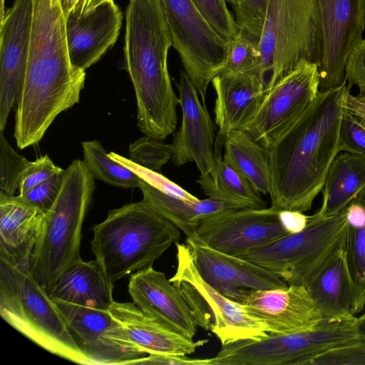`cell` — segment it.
Listing matches in <instances>:
<instances>
[{
	"label": "cell",
	"instance_id": "obj_14",
	"mask_svg": "<svg viewBox=\"0 0 365 365\" xmlns=\"http://www.w3.org/2000/svg\"><path fill=\"white\" fill-rule=\"evenodd\" d=\"M175 244L177 269L169 281L174 284H187L200 296L212 316L210 330L222 346L240 340L259 339L269 334L266 325L249 314L242 304L225 297L204 280L186 243Z\"/></svg>",
	"mask_w": 365,
	"mask_h": 365
},
{
	"label": "cell",
	"instance_id": "obj_21",
	"mask_svg": "<svg viewBox=\"0 0 365 365\" xmlns=\"http://www.w3.org/2000/svg\"><path fill=\"white\" fill-rule=\"evenodd\" d=\"M122 13L114 0L103 3L90 12L66 19V33L71 64L85 71L98 62L116 41Z\"/></svg>",
	"mask_w": 365,
	"mask_h": 365
},
{
	"label": "cell",
	"instance_id": "obj_11",
	"mask_svg": "<svg viewBox=\"0 0 365 365\" xmlns=\"http://www.w3.org/2000/svg\"><path fill=\"white\" fill-rule=\"evenodd\" d=\"M279 211L272 207L221 210L200 219L189 239L240 257L289 235Z\"/></svg>",
	"mask_w": 365,
	"mask_h": 365
},
{
	"label": "cell",
	"instance_id": "obj_17",
	"mask_svg": "<svg viewBox=\"0 0 365 365\" xmlns=\"http://www.w3.org/2000/svg\"><path fill=\"white\" fill-rule=\"evenodd\" d=\"M33 0H15L0 27V132L16 104L29 58Z\"/></svg>",
	"mask_w": 365,
	"mask_h": 365
},
{
	"label": "cell",
	"instance_id": "obj_5",
	"mask_svg": "<svg viewBox=\"0 0 365 365\" xmlns=\"http://www.w3.org/2000/svg\"><path fill=\"white\" fill-rule=\"evenodd\" d=\"M0 314L10 326L51 354L92 365L72 338L53 299L33 277L29 261L11 264L0 259Z\"/></svg>",
	"mask_w": 365,
	"mask_h": 365
},
{
	"label": "cell",
	"instance_id": "obj_39",
	"mask_svg": "<svg viewBox=\"0 0 365 365\" xmlns=\"http://www.w3.org/2000/svg\"><path fill=\"white\" fill-rule=\"evenodd\" d=\"M63 170L56 165L47 154L38 158L34 161H29L20 179L19 194L33 188Z\"/></svg>",
	"mask_w": 365,
	"mask_h": 365
},
{
	"label": "cell",
	"instance_id": "obj_1",
	"mask_svg": "<svg viewBox=\"0 0 365 365\" xmlns=\"http://www.w3.org/2000/svg\"><path fill=\"white\" fill-rule=\"evenodd\" d=\"M351 87L319 91L314 100L268 149L271 207L307 212L324 187L329 169L342 152L341 123Z\"/></svg>",
	"mask_w": 365,
	"mask_h": 365
},
{
	"label": "cell",
	"instance_id": "obj_32",
	"mask_svg": "<svg viewBox=\"0 0 365 365\" xmlns=\"http://www.w3.org/2000/svg\"><path fill=\"white\" fill-rule=\"evenodd\" d=\"M222 71L257 74L262 77L259 44L238 32L237 36L230 41L227 60Z\"/></svg>",
	"mask_w": 365,
	"mask_h": 365
},
{
	"label": "cell",
	"instance_id": "obj_15",
	"mask_svg": "<svg viewBox=\"0 0 365 365\" xmlns=\"http://www.w3.org/2000/svg\"><path fill=\"white\" fill-rule=\"evenodd\" d=\"M200 276L225 297L240 303L253 291L288 284L271 270L242 257L228 255L186 238Z\"/></svg>",
	"mask_w": 365,
	"mask_h": 365
},
{
	"label": "cell",
	"instance_id": "obj_20",
	"mask_svg": "<svg viewBox=\"0 0 365 365\" xmlns=\"http://www.w3.org/2000/svg\"><path fill=\"white\" fill-rule=\"evenodd\" d=\"M216 93L214 113L218 126L215 155L229 134L242 130L257 113L265 94V81L257 74L222 71L211 82Z\"/></svg>",
	"mask_w": 365,
	"mask_h": 365
},
{
	"label": "cell",
	"instance_id": "obj_3",
	"mask_svg": "<svg viewBox=\"0 0 365 365\" xmlns=\"http://www.w3.org/2000/svg\"><path fill=\"white\" fill-rule=\"evenodd\" d=\"M93 232V253L113 284L153 266L181 237L180 229L143 200L110 210Z\"/></svg>",
	"mask_w": 365,
	"mask_h": 365
},
{
	"label": "cell",
	"instance_id": "obj_29",
	"mask_svg": "<svg viewBox=\"0 0 365 365\" xmlns=\"http://www.w3.org/2000/svg\"><path fill=\"white\" fill-rule=\"evenodd\" d=\"M211 170L200 176L197 182L210 199L237 205L240 208H264L260 192L241 174L227 163L221 155H215Z\"/></svg>",
	"mask_w": 365,
	"mask_h": 365
},
{
	"label": "cell",
	"instance_id": "obj_25",
	"mask_svg": "<svg viewBox=\"0 0 365 365\" xmlns=\"http://www.w3.org/2000/svg\"><path fill=\"white\" fill-rule=\"evenodd\" d=\"M113 287L96 259H80L63 272L47 292L52 299L108 310L114 302Z\"/></svg>",
	"mask_w": 365,
	"mask_h": 365
},
{
	"label": "cell",
	"instance_id": "obj_33",
	"mask_svg": "<svg viewBox=\"0 0 365 365\" xmlns=\"http://www.w3.org/2000/svg\"><path fill=\"white\" fill-rule=\"evenodd\" d=\"M269 0H230L239 33L259 44Z\"/></svg>",
	"mask_w": 365,
	"mask_h": 365
},
{
	"label": "cell",
	"instance_id": "obj_4",
	"mask_svg": "<svg viewBox=\"0 0 365 365\" xmlns=\"http://www.w3.org/2000/svg\"><path fill=\"white\" fill-rule=\"evenodd\" d=\"M94 180L83 160H73L64 170L56 201L45 213L29 269L46 292L68 266L81 259L82 226L96 188Z\"/></svg>",
	"mask_w": 365,
	"mask_h": 365
},
{
	"label": "cell",
	"instance_id": "obj_6",
	"mask_svg": "<svg viewBox=\"0 0 365 365\" xmlns=\"http://www.w3.org/2000/svg\"><path fill=\"white\" fill-rule=\"evenodd\" d=\"M259 48L265 89L302 61L319 66L323 36L317 0H269Z\"/></svg>",
	"mask_w": 365,
	"mask_h": 365
},
{
	"label": "cell",
	"instance_id": "obj_46",
	"mask_svg": "<svg viewBox=\"0 0 365 365\" xmlns=\"http://www.w3.org/2000/svg\"><path fill=\"white\" fill-rule=\"evenodd\" d=\"M65 19L73 10L78 0H60Z\"/></svg>",
	"mask_w": 365,
	"mask_h": 365
},
{
	"label": "cell",
	"instance_id": "obj_31",
	"mask_svg": "<svg viewBox=\"0 0 365 365\" xmlns=\"http://www.w3.org/2000/svg\"><path fill=\"white\" fill-rule=\"evenodd\" d=\"M83 161L95 179L113 186L124 188L139 187L140 178L130 169L112 159L97 140L81 143Z\"/></svg>",
	"mask_w": 365,
	"mask_h": 365
},
{
	"label": "cell",
	"instance_id": "obj_26",
	"mask_svg": "<svg viewBox=\"0 0 365 365\" xmlns=\"http://www.w3.org/2000/svg\"><path fill=\"white\" fill-rule=\"evenodd\" d=\"M365 187V153H340L333 160L322 190L317 212L329 217L343 210Z\"/></svg>",
	"mask_w": 365,
	"mask_h": 365
},
{
	"label": "cell",
	"instance_id": "obj_47",
	"mask_svg": "<svg viewBox=\"0 0 365 365\" xmlns=\"http://www.w3.org/2000/svg\"><path fill=\"white\" fill-rule=\"evenodd\" d=\"M356 328L358 335L365 339V313L356 317Z\"/></svg>",
	"mask_w": 365,
	"mask_h": 365
},
{
	"label": "cell",
	"instance_id": "obj_28",
	"mask_svg": "<svg viewBox=\"0 0 365 365\" xmlns=\"http://www.w3.org/2000/svg\"><path fill=\"white\" fill-rule=\"evenodd\" d=\"M223 160L260 193L269 194L272 174L269 151L244 130H235L224 143Z\"/></svg>",
	"mask_w": 365,
	"mask_h": 365
},
{
	"label": "cell",
	"instance_id": "obj_22",
	"mask_svg": "<svg viewBox=\"0 0 365 365\" xmlns=\"http://www.w3.org/2000/svg\"><path fill=\"white\" fill-rule=\"evenodd\" d=\"M305 287L322 319L353 317L364 308L365 296L351 276L344 245L324 261Z\"/></svg>",
	"mask_w": 365,
	"mask_h": 365
},
{
	"label": "cell",
	"instance_id": "obj_7",
	"mask_svg": "<svg viewBox=\"0 0 365 365\" xmlns=\"http://www.w3.org/2000/svg\"><path fill=\"white\" fill-rule=\"evenodd\" d=\"M356 317L322 319L304 331L222 346L207 365H308L317 355L358 336Z\"/></svg>",
	"mask_w": 365,
	"mask_h": 365
},
{
	"label": "cell",
	"instance_id": "obj_45",
	"mask_svg": "<svg viewBox=\"0 0 365 365\" xmlns=\"http://www.w3.org/2000/svg\"><path fill=\"white\" fill-rule=\"evenodd\" d=\"M108 1L110 0H78L71 13L82 16Z\"/></svg>",
	"mask_w": 365,
	"mask_h": 365
},
{
	"label": "cell",
	"instance_id": "obj_30",
	"mask_svg": "<svg viewBox=\"0 0 365 365\" xmlns=\"http://www.w3.org/2000/svg\"><path fill=\"white\" fill-rule=\"evenodd\" d=\"M344 250L351 276L365 296V187L346 207Z\"/></svg>",
	"mask_w": 365,
	"mask_h": 365
},
{
	"label": "cell",
	"instance_id": "obj_40",
	"mask_svg": "<svg viewBox=\"0 0 365 365\" xmlns=\"http://www.w3.org/2000/svg\"><path fill=\"white\" fill-rule=\"evenodd\" d=\"M342 152L365 153V128L346 108L341 123Z\"/></svg>",
	"mask_w": 365,
	"mask_h": 365
},
{
	"label": "cell",
	"instance_id": "obj_13",
	"mask_svg": "<svg viewBox=\"0 0 365 365\" xmlns=\"http://www.w3.org/2000/svg\"><path fill=\"white\" fill-rule=\"evenodd\" d=\"M323 36V54L319 66L320 91L345 81L348 56L363 38L365 0H317Z\"/></svg>",
	"mask_w": 365,
	"mask_h": 365
},
{
	"label": "cell",
	"instance_id": "obj_9",
	"mask_svg": "<svg viewBox=\"0 0 365 365\" xmlns=\"http://www.w3.org/2000/svg\"><path fill=\"white\" fill-rule=\"evenodd\" d=\"M184 71L204 104L208 85L225 67L230 42L210 26L192 0H160Z\"/></svg>",
	"mask_w": 365,
	"mask_h": 365
},
{
	"label": "cell",
	"instance_id": "obj_37",
	"mask_svg": "<svg viewBox=\"0 0 365 365\" xmlns=\"http://www.w3.org/2000/svg\"><path fill=\"white\" fill-rule=\"evenodd\" d=\"M365 365V339L358 336L324 351L308 365Z\"/></svg>",
	"mask_w": 365,
	"mask_h": 365
},
{
	"label": "cell",
	"instance_id": "obj_43",
	"mask_svg": "<svg viewBox=\"0 0 365 365\" xmlns=\"http://www.w3.org/2000/svg\"><path fill=\"white\" fill-rule=\"evenodd\" d=\"M280 220L289 234L302 231L308 225L310 215L297 210H280Z\"/></svg>",
	"mask_w": 365,
	"mask_h": 365
},
{
	"label": "cell",
	"instance_id": "obj_18",
	"mask_svg": "<svg viewBox=\"0 0 365 365\" xmlns=\"http://www.w3.org/2000/svg\"><path fill=\"white\" fill-rule=\"evenodd\" d=\"M182 122L179 130L169 144L172 161L180 167L194 163L201 175L208 173L215 161V126L198 92L184 71L177 83Z\"/></svg>",
	"mask_w": 365,
	"mask_h": 365
},
{
	"label": "cell",
	"instance_id": "obj_36",
	"mask_svg": "<svg viewBox=\"0 0 365 365\" xmlns=\"http://www.w3.org/2000/svg\"><path fill=\"white\" fill-rule=\"evenodd\" d=\"M214 30L225 41H232L238 34L234 16L225 0H192Z\"/></svg>",
	"mask_w": 365,
	"mask_h": 365
},
{
	"label": "cell",
	"instance_id": "obj_12",
	"mask_svg": "<svg viewBox=\"0 0 365 365\" xmlns=\"http://www.w3.org/2000/svg\"><path fill=\"white\" fill-rule=\"evenodd\" d=\"M53 301L72 338L92 365L133 364L147 355L127 339L122 327L108 310Z\"/></svg>",
	"mask_w": 365,
	"mask_h": 365
},
{
	"label": "cell",
	"instance_id": "obj_27",
	"mask_svg": "<svg viewBox=\"0 0 365 365\" xmlns=\"http://www.w3.org/2000/svg\"><path fill=\"white\" fill-rule=\"evenodd\" d=\"M139 188L145 202L182 230L190 238L199 222L206 216L227 209H240L236 205L206 198L188 201L168 195L140 178Z\"/></svg>",
	"mask_w": 365,
	"mask_h": 365
},
{
	"label": "cell",
	"instance_id": "obj_48",
	"mask_svg": "<svg viewBox=\"0 0 365 365\" xmlns=\"http://www.w3.org/2000/svg\"><path fill=\"white\" fill-rule=\"evenodd\" d=\"M227 3H228L230 1V0H225Z\"/></svg>",
	"mask_w": 365,
	"mask_h": 365
},
{
	"label": "cell",
	"instance_id": "obj_16",
	"mask_svg": "<svg viewBox=\"0 0 365 365\" xmlns=\"http://www.w3.org/2000/svg\"><path fill=\"white\" fill-rule=\"evenodd\" d=\"M128 287L133 302L145 314L168 329L193 339L199 324L180 286L150 266L130 274Z\"/></svg>",
	"mask_w": 365,
	"mask_h": 365
},
{
	"label": "cell",
	"instance_id": "obj_8",
	"mask_svg": "<svg viewBox=\"0 0 365 365\" xmlns=\"http://www.w3.org/2000/svg\"><path fill=\"white\" fill-rule=\"evenodd\" d=\"M346 232V208L329 217L316 212L302 231L253 248L240 257L271 270L288 285L305 286L324 261L344 245Z\"/></svg>",
	"mask_w": 365,
	"mask_h": 365
},
{
	"label": "cell",
	"instance_id": "obj_34",
	"mask_svg": "<svg viewBox=\"0 0 365 365\" xmlns=\"http://www.w3.org/2000/svg\"><path fill=\"white\" fill-rule=\"evenodd\" d=\"M128 157L137 165L160 173L162 167L172 158V153L169 145L145 135L129 145Z\"/></svg>",
	"mask_w": 365,
	"mask_h": 365
},
{
	"label": "cell",
	"instance_id": "obj_24",
	"mask_svg": "<svg viewBox=\"0 0 365 365\" xmlns=\"http://www.w3.org/2000/svg\"><path fill=\"white\" fill-rule=\"evenodd\" d=\"M44 215L20 195L0 193V259L11 264L29 261Z\"/></svg>",
	"mask_w": 365,
	"mask_h": 365
},
{
	"label": "cell",
	"instance_id": "obj_35",
	"mask_svg": "<svg viewBox=\"0 0 365 365\" xmlns=\"http://www.w3.org/2000/svg\"><path fill=\"white\" fill-rule=\"evenodd\" d=\"M29 161L16 153L0 132V193L14 195Z\"/></svg>",
	"mask_w": 365,
	"mask_h": 365
},
{
	"label": "cell",
	"instance_id": "obj_10",
	"mask_svg": "<svg viewBox=\"0 0 365 365\" xmlns=\"http://www.w3.org/2000/svg\"><path fill=\"white\" fill-rule=\"evenodd\" d=\"M319 66L302 61L272 87L242 129L267 150L314 100L320 91Z\"/></svg>",
	"mask_w": 365,
	"mask_h": 365
},
{
	"label": "cell",
	"instance_id": "obj_23",
	"mask_svg": "<svg viewBox=\"0 0 365 365\" xmlns=\"http://www.w3.org/2000/svg\"><path fill=\"white\" fill-rule=\"evenodd\" d=\"M108 312L120 324L127 339L147 354L186 356L208 342V339L195 341L168 329L133 302L114 301Z\"/></svg>",
	"mask_w": 365,
	"mask_h": 365
},
{
	"label": "cell",
	"instance_id": "obj_2",
	"mask_svg": "<svg viewBox=\"0 0 365 365\" xmlns=\"http://www.w3.org/2000/svg\"><path fill=\"white\" fill-rule=\"evenodd\" d=\"M125 64L135 91L137 124L147 136L165 140L175 130L179 98L168 56L172 40L160 0H129Z\"/></svg>",
	"mask_w": 365,
	"mask_h": 365
},
{
	"label": "cell",
	"instance_id": "obj_42",
	"mask_svg": "<svg viewBox=\"0 0 365 365\" xmlns=\"http://www.w3.org/2000/svg\"><path fill=\"white\" fill-rule=\"evenodd\" d=\"M207 359H190L182 355L148 354L133 364L150 365H207Z\"/></svg>",
	"mask_w": 365,
	"mask_h": 365
},
{
	"label": "cell",
	"instance_id": "obj_41",
	"mask_svg": "<svg viewBox=\"0 0 365 365\" xmlns=\"http://www.w3.org/2000/svg\"><path fill=\"white\" fill-rule=\"evenodd\" d=\"M345 79L351 88L359 89V96H365V38L349 53L345 66Z\"/></svg>",
	"mask_w": 365,
	"mask_h": 365
},
{
	"label": "cell",
	"instance_id": "obj_19",
	"mask_svg": "<svg viewBox=\"0 0 365 365\" xmlns=\"http://www.w3.org/2000/svg\"><path fill=\"white\" fill-rule=\"evenodd\" d=\"M240 304L266 325L269 334H272L304 331L322 319L314 300L303 285L253 291Z\"/></svg>",
	"mask_w": 365,
	"mask_h": 365
},
{
	"label": "cell",
	"instance_id": "obj_38",
	"mask_svg": "<svg viewBox=\"0 0 365 365\" xmlns=\"http://www.w3.org/2000/svg\"><path fill=\"white\" fill-rule=\"evenodd\" d=\"M64 170L19 195L46 213L53 205L63 180Z\"/></svg>",
	"mask_w": 365,
	"mask_h": 365
},
{
	"label": "cell",
	"instance_id": "obj_44",
	"mask_svg": "<svg viewBox=\"0 0 365 365\" xmlns=\"http://www.w3.org/2000/svg\"><path fill=\"white\" fill-rule=\"evenodd\" d=\"M345 108L365 128V96H353L349 93L346 98Z\"/></svg>",
	"mask_w": 365,
	"mask_h": 365
}]
</instances>
